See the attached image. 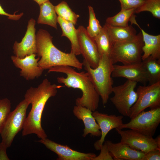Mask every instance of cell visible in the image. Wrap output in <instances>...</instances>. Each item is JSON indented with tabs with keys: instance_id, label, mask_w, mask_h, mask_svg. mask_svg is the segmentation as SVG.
<instances>
[{
	"instance_id": "cell-1",
	"label": "cell",
	"mask_w": 160,
	"mask_h": 160,
	"mask_svg": "<svg viewBox=\"0 0 160 160\" xmlns=\"http://www.w3.org/2000/svg\"><path fill=\"white\" fill-rule=\"evenodd\" d=\"M63 87L52 84L45 78L37 87H31L27 90L24 99L31 104V108L25 120L22 129L23 136L34 134L40 139L47 137L41 125L42 113L48 100L55 96L57 89Z\"/></svg>"
},
{
	"instance_id": "cell-2",
	"label": "cell",
	"mask_w": 160,
	"mask_h": 160,
	"mask_svg": "<svg viewBox=\"0 0 160 160\" xmlns=\"http://www.w3.org/2000/svg\"><path fill=\"white\" fill-rule=\"evenodd\" d=\"M72 67L68 65L56 66L49 69L48 72L65 74L66 77H58L57 81L68 88L78 89L81 91L82 96L76 99V105L85 107L92 112L96 111L99 106L100 96L87 73L84 71L77 72Z\"/></svg>"
},
{
	"instance_id": "cell-3",
	"label": "cell",
	"mask_w": 160,
	"mask_h": 160,
	"mask_svg": "<svg viewBox=\"0 0 160 160\" xmlns=\"http://www.w3.org/2000/svg\"><path fill=\"white\" fill-rule=\"evenodd\" d=\"M36 35V55L40 57L39 65L44 70L56 66L68 65L78 70L82 69L81 63L73 53H66L57 49L52 43V37L47 31L39 29Z\"/></svg>"
},
{
	"instance_id": "cell-4",
	"label": "cell",
	"mask_w": 160,
	"mask_h": 160,
	"mask_svg": "<svg viewBox=\"0 0 160 160\" xmlns=\"http://www.w3.org/2000/svg\"><path fill=\"white\" fill-rule=\"evenodd\" d=\"M82 64L95 90L101 97L103 105H105L112 93L113 87L112 73L113 64L110 56L102 55L98 65L95 68L91 67L84 60Z\"/></svg>"
},
{
	"instance_id": "cell-5",
	"label": "cell",
	"mask_w": 160,
	"mask_h": 160,
	"mask_svg": "<svg viewBox=\"0 0 160 160\" xmlns=\"http://www.w3.org/2000/svg\"><path fill=\"white\" fill-rule=\"evenodd\" d=\"M143 44L141 32L131 40L113 44L110 56L113 64L120 62L127 65L141 62Z\"/></svg>"
},
{
	"instance_id": "cell-6",
	"label": "cell",
	"mask_w": 160,
	"mask_h": 160,
	"mask_svg": "<svg viewBox=\"0 0 160 160\" xmlns=\"http://www.w3.org/2000/svg\"><path fill=\"white\" fill-rule=\"evenodd\" d=\"M29 104L24 99L9 115L0 132L2 138L1 143L6 148L11 146L15 137L23 129Z\"/></svg>"
},
{
	"instance_id": "cell-7",
	"label": "cell",
	"mask_w": 160,
	"mask_h": 160,
	"mask_svg": "<svg viewBox=\"0 0 160 160\" xmlns=\"http://www.w3.org/2000/svg\"><path fill=\"white\" fill-rule=\"evenodd\" d=\"M160 123V107L141 112L128 123L123 124L118 128L132 129L146 135H154Z\"/></svg>"
},
{
	"instance_id": "cell-8",
	"label": "cell",
	"mask_w": 160,
	"mask_h": 160,
	"mask_svg": "<svg viewBox=\"0 0 160 160\" xmlns=\"http://www.w3.org/2000/svg\"><path fill=\"white\" fill-rule=\"evenodd\" d=\"M136 92L138 97L130 109V119L148 108L160 107V81L147 86H139Z\"/></svg>"
},
{
	"instance_id": "cell-9",
	"label": "cell",
	"mask_w": 160,
	"mask_h": 160,
	"mask_svg": "<svg viewBox=\"0 0 160 160\" xmlns=\"http://www.w3.org/2000/svg\"><path fill=\"white\" fill-rule=\"evenodd\" d=\"M137 82L127 80L124 84L113 87V96L110 100L118 112L122 115L129 117L130 108L138 97L135 89Z\"/></svg>"
},
{
	"instance_id": "cell-10",
	"label": "cell",
	"mask_w": 160,
	"mask_h": 160,
	"mask_svg": "<svg viewBox=\"0 0 160 160\" xmlns=\"http://www.w3.org/2000/svg\"><path fill=\"white\" fill-rule=\"evenodd\" d=\"M115 129L121 136L120 142L134 149L145 153L152 150H160L152 137L146 135L131 129L123 130L117 128Z\"/></svg>"
},
{
	"instance_id": "cell-11",
	"label": "cell",
	"mask_w": 160,
	"mask_h": 160,
	"mask_svg": "<svg viewBox=\"0 0 160 160\" xmlns=\"http://www.w3.org/2000/svg\"><path fill=\"white\" fill-rule=\"evenodd\" d=\"M77 30L81 54L91 67L95 68L98 66L100 58L96 43L83 26H79Z\"/></svg>"
},
{
	"instance_id": "cell-12",
	"label": "cell",
	"mask_w": 160,
	"mask_h": 160,
	"mask_svg": "<svg viewBox=\"0 0 160 160\" xmlns=\"http://www.w3.org/2000/svg\"><path fill=\"white\" fill-rule=\"evenodd\" d=\"M56 153L58 160H92L96 156L93 153H84L74 150L68 146L58 143L46 138L36 141Z\"/></svg>"
},
{
	"instance_id": "cell-13",
	"label": "cell",
	"mask_w": 160,
	"mask_h": 160,
	"mask_svg": "<svg viewBox=\"0 0 160 160\" xmlns=\"http://www.w3.org/2000/svg\"><path fill=\"white\" fill-rule=\"evenodd\" d=\"M36 21L31 18L28 22L25 33L20 42L15 41L13 46L15 56L23 58L27 55L37 53Z\"/></svg>"
},
{
	"instance_id": "cell-14",
	"label": "cell",
	"mask_w": 160,
	"mask_h": 160,
	"mask_svg": "<svg viewBox=\"0 0 160 160\" xmlns=\"http://www.w3.org/2000/svg\"><path fill=\"white\" fill-rule=\"evenodd\" d=\"M112 77H124L143 84H145L148 81L147 73L142 61L127 65L113 64Z\"/></svg>"
},
{
	"instance_id": "cell-15",
	"label": "cell",
	"mask_w": 160,
	"mask_h": 160,
	"mask_svg": "<svg viewBox=\"0 0 160 160\" xmlns=\"http://www.w3.org/2000/svg\"><path fill=\"white\" fill-rule=\"evenodd\" d=\"M36 55L32 54L20 58L15 55L11 56V59L16 68L20 69V76L27 80H33L40 76L44 70L38 65L40 57L36 58Z\"/></svg>"
},
{
	"instance_id": "cell-16",
	"label": "cell",
	"mask_w": 160,
	"mask_h": 160,
	"mask_svg": "<svg viewBox=\"0 0 160 160\" xmlns=\"http://www.w3.org/2000/svg\"><path fill=\"white\" fill-rule=\"evenodd\" d=\"M92 114L101 132L100 138L94 144L95 150L98 151L100 150L108 132L113 129L119 128L123 124V117L122 115H108L96 111L93 112Z\"/></svg>"
},
{
	"instance_id": "cell-17",
	"label": "cell",
	"mask_w": 160,
	"mask_h": 160,
	"mask_svg": "<svg viewBox=\"0 0 160 160\" xmlns=\"http://www.w3.org/2000/svg\"><path fill=\"white\" fill-rule=\"evenodd\" d=\"M74 115L81 120L84 125L82 136L86 137L90 134L94 136L100 137L101 132L99 125L93 116L92 111L90 109L80 105L75 106L73 109Z\"/></svg>"
},
{
	"instance_id": "cell-18",
	"label": "cell",
	"mask_w": 160,
	"mask_h": 160,
	"mask_svg": "<svg viewBox=\"0 0 160 160\" xmlns=\"http://www.w3.org/2000/svg\"><path fill=\"white\" fill-rule=\"evenodd\" d=\"M105 142L113 160H142L145 154L144 153L134 149L121 142L114 143L107 140Z\"/></svg>"
},
{
	"instance_id": "cell-19",
	"label": "cell",
	"mask_w": 160,
	"mask_h": 160,
	"mask_svg": "<svg viewBox=\"0 0 160 160\" xmlns=\"http://www.w3.org/2000/svg\"><path fill=\"white\" fill-rule=\"evenodd\" d=\"M131 23L136 24L141 31L144 43L142 47V60L149 56L160 60V35H153L147 33L140 27L135 19L133 20Z\"/></svg>"
},
{
	"instance_id": "cell-20",
	"label": "cell",
	"mask_w": 160,
	"mask_h": 160,
	"mask_svg": "<svg viewBox=\"0 0 160 160\" xmlns=\"http://www.w3.org/2000/svg\"><path fill=\"white\" fill-rule=\"evenodd\" d=\"M105 27L113 44L131 40L136 36V30L131 25L125 27L115 26L105 23Z\"/></svg>"
},
{
	"instance_id": "cell-21",
	"label": "cell",
	"mask_w": 160,
	"mask_h": 160,
	"mask_svg": "<svg viewBox=\"0 0 160 160\" xmlns=\"http://www.w3.org/2000/svg\"><path fill=\"white\" fill-rule=\"evenodd\" d=\"M57 23L59 24L62 31L61 36H65L70 41L71 44V52L76 55L81 54L77 30L74 25L72 23L65 20L58 16Z\"/></svg>"
},
{
	"instance_id": "cell-22",
	"label": "cell",
	"mask_w": 160,
	"mask_h": 160,
	"mask_svg": "<svg viewBox=\"0 0 160 160\" xmlns=\"http://www.w3.org/2000/svg\"><path fill=\"white\" fill-rule=\"evenodd\" d=\"M39 6L40 12L37 23L47 25L57 29L58 16L56 15L55 6L49 1Z\"/></svg>"
},
{
	"instance_id": "cell-23",
	"label": "cell",
	"mask_w": 160,
	"mask_h": 160,
	"mask_svg": "<svg viewBox=\"0 0 160 160\" xmlns=\"http://www.w3.org/2000/svg\"><path fill=\"white\" fill-rule=\"evenodd\" d=\"M142 61L147 73L149 84L160 81V60L149 56Z\"/></svg>"
},
{
	"instance_id": "cell-24",
	"label": "cell",
	"mask_w": 160,
	"mask_h": 160,
	"mask_svg": "<svg viewBox=\"0 0 160 160\" xmlns=\"http://www.w3.org/2000/svg\"><path fill=\"white\" fill-rule=\"evenodd\" d=\"M93 39L96 43L100 56L103 55L110 56L113 44L104 25L100 33Z\"/></svg>"
},
{
	"instance_id": "cell-25",
	"label": "cell",
	"mask_w": 160,
	"mask_h": 160,
	"mask_svg": "<svg viewBox=\"0 0 160 160\" xmlns=\"http://www.w3.org/2000/svg\"><path fill=\"white\" fill-rule=\"evenodd\" d=\"M135 9H132L120 11L115 15L107 18L106 23L115 26L125 27L135 13Z\"/></svg>"
},
{
	"instance_id": "cell-26",
	"label": "cell",
	"mask_w": 160,
	"mask_h": 160,
	"mask_svg": "<svg viewBox=\"0 0 160 160\" xmlns=\"http://www.w3.org/2000/svg\"><path fill=\"white\" fill-rule=\"evenodd\" d=\"M55 9L58 16L72 23L74 25L76 24L78 19L80 16L71 10L66 2H61L55 6Z\"/></svg>"
},
{
	"instance_id": "cell-27",
	"label": "cell",
	"mask_w": 160,
	"mask_h": 160,
	"mask_svg": "<svg viewBox=\"0 0 160 160\" xmlns=\"http://www.w3.org/2000/svg\"><path fill=\"white\" fill-rule=\"evenodd\" d=\"M144 11L150 12L156 18H160V0H146L140 6L135 9V13Z\"/></svg>"
},
{
	"instance_id": "cell-28",
	"label": "cell",
	"mask_w": 160,
	"mask_h": 160,
	"mask_svg": "<svg viewBox=\"0 0 160 160\" xmlns=\"http://www.w3.org/2000/svg\"><path fill=\"white\" fill-rule=\"evenodd\" d=\"M88 9L89 25L86 29L88 35L93 38L100 33L102 27L100 25L99 21L96 18L93 7L89 6Z\"/></svg>"
},
{
	"instance_id": "cell-29",
	"label": "cell",
	"mask_w": 160,
	"mask_h": 160,
	"mask_svg": "<svg viewBox=\"0 0 160 160\" xmlns=\"http://www.w3.org/2000/svg\"><path fill=\"white\" fill-rule=\"evenodd\" d=\"M11 103L7 98L0 99V132L11 112Z\"/></svg>"
},
{
	"instance_id": "cell-30",
	"label": "cell",
	"mask_w": 160,
	"mask_h": 160,
	"mask_svg": "<svg viewBox=\"0 0 160 160\" xmlns=\"http://www.w3.org/2000/svg\"><path fill=\"white\" fill-rule=\"evenodd\" d=\"M121 4V10L136 9L146 0H118Z\"/></svg>"
},
{
	"instance_id": "cell-31",
	"label": "cell",
	"mask_w": 160,
	"mask_h": 160,
	"mask_svg": "<svg viewBox=\"0 0 160 160\" xmlns=\"http://www.w3.org/2000/svg\"><path fill=\"white\" fill-rule=\"evenodd\" d=\"M99 155L94 157L92 160H113L105 142L103 144L100 150Z\"/></svg>"
},
{
	"instance_id": "cell-32",
	"label": "cell",
	"mask_w": 160,
	"mask_h": 160,
	"mask_svg": "<svg viewBox=\"0 0 160 160\" xmlns=\"http://www.w3.org/2000/svg\"><path fill=\"white\" fill-rule=\"evenodd\" d=\"M160 150L156 149L149 151L145 154L142 160H160Z\"/></svg>"
},
{
	"instance_id": "cell-33",
	"label": "cell",
	"mask_w": 160,
	"mask_h": 160,
	"mask_svg": "<svg viewBox=\"0 0 160 160\" xmlns=\"http://www.w3.org/2000/svg\"><path fill=\"white\" fill-rule=\"evenodd\" d=\"M23 13H21L19 14H11L6 12L0 4V15H4L8 17L10 20H19L23 16Z\"/></svg>"
},
{
	"instance_id": "cell-34",
	"label": "cell",
	"mask_w": 160,
	"mask_h": 160,
	"mask_svg": "<svg viewBox=\"0 0 160 160\" xmlns=\"http://www.w3.org/2000/svg\"><path fill=\"white\" fill-rule=\"evenodd\" d=\"M6 148L0 143V160H9L6 153Z\"/></svg>"
},
{
	"instance_id": "cell-35",
	"label": "cell",
	"mask_w": 160,
	"mask_h": 160,
	"mask_svg": "<svg viewBox=\"0 0 160 160\" xmlns=\"http://www.w3.org/2000/svg\"><path fill=\"white\" fill-rule=\"evenodd\" d=\"M156 143L159 149H160V136L158 135L155 139Z\"/></svg>"
},
{
	"instance_id": "cell-36",
	"label": "cell",
	"mask_w": 160,
	"mask_h": 160,
	"mask_svg": "<svg viewBox=\"0 0 160 160\" xmlns=\"http://www.w3.org/2000/svg\"><path fill=\"white\" fill-rule=\"evenodd\" d=\"M40 5L42 3L49 1V0H33Z\"/></svg>"
}]
</instances>
